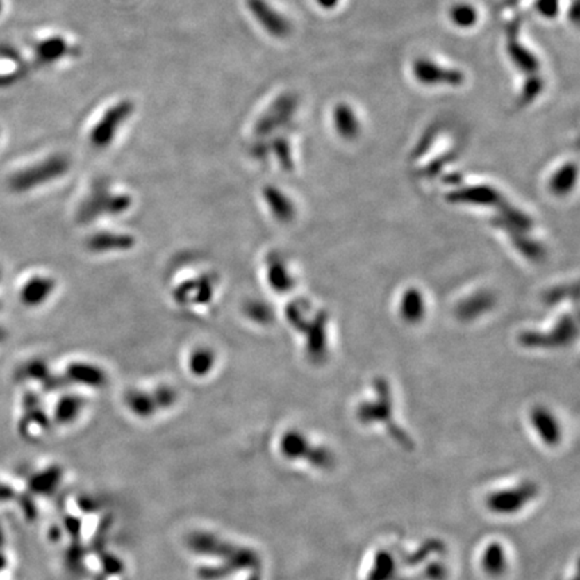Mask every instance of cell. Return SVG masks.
<instances>
[{
	"instance_id": "1",
	"label": "cell",
	"mask_w": 580,
	"mask_h": 580,
	"mask_svg": "<svg viewBox=\"0 0 580 580\" xmlns=\"http://www.w3.org/2000/svg\"><path fill=\"white\" fill-rule=\"evenodd\" d=\"M131 207V198L128 195L112 192L109 188L101 185L96 187L88 199L82 203L78 210L81 222H90L101 217L119 215Z\"/></svg>"
},
{
	"instance_id": "2",
	"label": "cell",
	"mask_w": 580,
	"mask_h": 580,
	"mask_svg": "<svg viewBox=\"0 0 580 580\" xmlns=\"http://www.w3.org/2000/svg\"><path fill=\"white\" fill-rule=\"evenodd\" d=\"M176 400V391L169 386L159 387L154 392L132 390L125 395V403L128 406V410H131L133 414L141 418H147L149 415H154L158 410L174 406Z\"/></svg>"
},
{
	"instance_id": "3",
	"label": "cell",
	"mask_w": 580,
	"mask_h": 580,
	"mask_svg": "<svg viewBox=\"0 0 580 580\" xmlns=\"http://www.w3.org/2000/svg\"><path fill=\"white\" fill-rule=\"evenodd\" d=\"M70 168V160L65 155L50 156L40 164L31 165L14 178V185L19 190H28L46 181L62 176Z\"/></svg>"
},
{
	"instance_id": "4",
	"label": "cell",
	"mask_w": 580,
	"mask_h": 580,
	"mask_svg": "<svg viewBox=\"0 0 580 580\" xmlns=\"http://www.w3.org/2000/svg\"><path fill=\"white\" fill-rule=\"evenodd\" d=\"M536 486L524 482L519 486L504 488L493 492L486 499V506L496 515H515L525 508V505L536 495Z\"/></svg>"
},
{
	"instance_id": "5",
	"label": "cell",
	"mask_w": 580,
	"mask_h": 580,
	"mask_svg": "<svg viewBox=\"0 0 580 580\" xmlns=\"http://www.w3.org/2000/svg\"><path fill=\"white\" fill-rule=\"evenodd\" d=\"M135 106L131 101H120L112 108H109L101 120L94 125L92 133H90V141L96 148H105L110 145V142L115 139L117 131L120 129L121 125L131 117L133 113Z\"/></svg>"
},
{
	"instance_id": "6",
	"label": "cell",
	"mask_w": 580,
	"mask_h": 580,
	"mask_svg": "<svg viewBox=\"0 0 580 580\" xmlns=\"http://www.w3.org/2000/svg\"><path fill=\"white\" fill-rule=\"evenodd\" d=\"M411 70L414 78L426 86L457 88L465 82V74L458 69L442 66L429 58H417Z\"/></svg>"
},
{
	"instance_id": "7",
	"label": "cell",
	"mask_w": 580,
	"mask_h": 580,
	"mask_svg": "<svg viewBox=\"0 0 580 580\" xmlns=\"http://www.w3.org/2000/svg\"><path fill=\"white\" fill-rule=\"evenodd\" d=\"M247 6L253 17L258 20L260 26L272 37L286 38L290 34L292 26L289 20L276 8H273L266 0H247Z\"/></svg>"
},
{
	"instance_id": "8",
	"label": "cell",
	"mask_w": 580,
	"mask_h": 580,
	"mask_svg": "<svg viewBox=\"0 0 580 580\" xmlns=\"http://www.w3.org/2000/svg\"><path fill=\"white\" fill-rule=\"evenodd\" d=\"M296 106H297V100L295 96H290V94L281 96L280 99L276 101L267 109V112L260 117V120L256 126V133L260 136H265L276 131V128H279L292 119L296 110Z\"/></svg>"
},
{
	"instance_id": "9",
	"label": "cell",
	"mask_w": 580,
	"mask_h": 580,
	"mask_svg": "<svg viewBox=\"0 0 580 580\" xmlns=\"http://www.w3.org/2000/svg\"><path fill=\"white\" fill-rule=\"evenodd\" d=\"M135 245V240L132 235L112 233V231H102L90 235L88 240V249L93 253H115L129 250Z\"/></svg>"
},
{
	"instance_id": "10",
	"label": "cell",
	"mask_w": 580,
	"mask_h": 580,
	"mask_svg": "<svg viewBox=\"0 0 580 580\" xmlns=\"http://www.w3.org/2000/svg\"><path fill=\"white\" fill-rule=\"evenodd\" d=\"M214 286H215L214 280L204 276L198 280L181 283V288L176 290L175 297L181 305L208 302L214 295Z\"/></svg>"
},
{
	"instance_id": "11",
	"label": "cell",
	"mask_w": 580,
	"mask_h": 580,
	"mask_svg": "<svg viewBox=\"0 0 580 580\" xmlns=\"http://www.w3.org/2000/svg\"><path fill=\"white\" fill-rule=\"evenodd\" d=\"M66 375L70 381H76L77 384H82L92 388H100L106 384L108 376L106 372L96 364L77 361L69 365Z\"/></svg>"
},
{
	"instance_id": "12",
	"label": "cell",
	"mask_w": 580,
	"mask_h": 580,
	"mask_svg": "<svg viewBox=\"0 0 580 580\" xmlns=\"http://www.w3.org/2000/svg\"><path fill=\"white\" fill-rule=\"evenodd\" d=\"M333 124L342 139L352 140L361 133V122L351 105L339 102L333 109Z\"/></svg>"
},
{
	"instance_id": "13",
	"label": "cell",
	"mask_w": 580,
	"mask_h": 580,
	"mask_svg": "<svg viewBox=\"0 0 580 580\" xmlns=\"http://www.w3.org/2000/svg\"><path fill=\"white\" fill-rule=\"evenodd\" d=\"M532 423L536 431H539L541 440L548 446H555L561 440V427L556 418L542 407L532 413Z\"/></svg>"
},
{
	"instance_id": "14",
	"label": "cell",
	"mask_w": 580,
	"mask_h": 580,
	"mask_svg": "<svg viewBox=\"0 0 580 580\" xmlns=\"http://www.w3.org/2000/svg\"><path fill=\"white\" fill-rule=\"evenodd\" d=\"M481 568L490 577H501L508 568L506 551L499 542H490L481 554Z\"/></svg>"
},
{
	"instance_id": "15",
	"label": "cell",
	"mask_w": 580,
	"mask_h": 580,
	"mask_svg": "<svg viewBox=\"0 0 580 580\" xmlns=\"http://www.w3.org/2000/svg\"><path fill=\"white\" fill-rule=\"evenodd\" d=\"M267 282L277 293H286L293 288L292 273L281 257L276 256L267 260Z\"/></svg>"
},
{
	"instance_id": "16",
	"label": "cell",
	"mask_w": 580,
	"mask_h": 580,
	"mask_svg": "<svg viewBox=\"0 0 580 580\" xmlns=\"http://www.w3.org/2000/svg\"><path fill=\"white\" fill-rule=\"evenodd\" d=\"M263 198L277 219L281 222H289L295 217V206L292 200L280 190L274 187H266L263 190Z\"/></svg>"
},
{
	"instance_id": "17",
	"label": "cell",
	"mask_w": 580,
	"mask_h": 580,
	"mask_svg": "<svg viewBox=\"0 0 580 580\" xmlns=\"http://www.w3.org/2000/svg\"><path fill=\"white\" fill-rule=\"evenodd\" d=\"M35 57L43 65H49L60 60L67 54L69 46L66 40L60 37H50L47 40H40L35 46Z\"/></svg>"
},
{
	"instance_id": "18",
	"label": "cell",
	"mask_w": 580,
	"mask_h": 580,
	"mask_svg": "<svg viewBox=\"0 0 580 580\" xmlns=\"http://www.w3.org/2000/svg\"><path fill=\"white\" fill-rule=\"evenodd\" d=\"M508 53L511 60H513L515 66H517L520 70L533 74L539 69V60L535 57L533 53H531L527 47H524L516 38H511L508 43Z\"/></svg>"
},
{
	"instance_id": "19",
	"label": "cell",
	"mask_w": 580,
	"mask_h": 580,
	"mask_svg": "<svg viewBox=\"0 0 580 580\" xmlns=\"http://www.w3.org/2000/svg\"><path fill=\"white\" fill-rule=\"evenodd\" d=\"M215 354L206 347L197 348L188 358V368L195 376H204L214 368Z\"/></svg>"
},
{
	"instance_id": "20",
	"label": "cell",
	"mask_w": 580,
	"mask_h": 580,
	"mask_svg": "<svg viewBox=\"0 0 580 580\" xmlns=\"http://www.w3.org/2000/svg\"><path fill=\"white\" fill-rule=\"evenodd\" d=\"M449 17L451 23L458 27V28H472L477 24L479 22V13L477 8L469 3H457L454 4L450 11H449Z\"/></svg>"
},
{
	"instance_id": "21",
	"label": "cell",
	"mask_w": 580,
	"mask_h": 580,
	"mask_svg": "<svg viewBox=\"0 0 580 580\" xmlns=\"http://www.w3.org/2000/svg\"><path fill=\"white\" fill-rule=\"evenodd\" d=\"M54 281L51 279H35L24 289V300L31 305L40 304L54 292Z\"/></svg>"
},
{
	"instance_id": "22",
	"label": "cell",
	"mask_w": 580,
	"mask_h": 580,
	"mask_svg": "<svg viewBox=\"0 0 580 580\" xmlns=\"http://www.w3.org/2000/svg\"><path fill=\"white\" fill-rule=\"evenodd\" d=\"M85 407V400L81 397H65L60 400L57 408V418L60 423H70L80 417L82 410Z\"/></svg>"
},
{
	"instance_id": "23",
	"label": "cell",
	"mask_w": 580,
	"mask_h": 580,
	"mask_svg": "<svg viewBox=\"0 0 580 580\" xmlns=\"http://www.w3.org/2000/svg\"><path fill=\"white\" fill-rule=\"evenodd\" d=\"M577 176H578V169L575 164H565L563 165L561 169L555 174V176L551 181V187L555 192H567L568 190L572 188V185L577 181Z\"/></svg>"
},
{
	"instance_id": "24",
	"label": "cell",
	"mask_w": 580,
	"mask_h": 580,
	"mask_svg": "<svg viewBox=\"0 0 580 580\" xmlns=\"http://www.w3.org/2000/svg\"><path fill=\"white\" fill-rule=\"evenodd\" d=\"M423 313V302L420 295L415 292L407 293V296L403 300V315L410 319H418Z\"/></svg>"
},
{
	"instance_id": "25",
	"label": "cell",
	"mask_w": 580,
	"mask_h": 580,
	"mask_svg": "<svg viewBox=\"0 0 580 580\" xmlns=\"http://www.w3.org/2000/svg\"><path fill=\"white\" fill-rule=\"evenodd\" d=\"M541 89H542V82H541L540 78L533 77V74H532V77L527 81L525 85H524L521 99L524 102H531L539 96Z\"/></svg>"
},
{
	"instance_id": "26",
	"label": "cell",
	"mask_w": 580,
	"mask_h": 580,
	"mask_svg": "<svg viewBox=\"0 0 580 580\" xmlns=\"http://www.w3.org/2000/svg\"><path fill=\"white\" fill-rule=\"evenodd\" d=\"M561 3L559 0H538L536 1V10L544 18L552 19L559 14Z\"/></svg>"
},
{
	"instance_id": "27",
	"label": "cell",
	"mask_w": 580,
	"mask_h": 580,
	"mask_svg": "<svg viewBox=\"0 0 580 580\" xmlns=\"http://www.w3.org/2000/svg\"><path fill=\"white\" fill-rule=\"evenodd\" d=\"M246 313H247V316L250 319H253L254 321H258V322L267 321V317L270 315V312H267V306L263 305L262 302H250L246 306Z\"/></svg>"
},
{
	"instance_id": "28",
	"label": "cell",
	"mask_w": 580,
	"mask_h": 580,
	"mask_svg": "<svg viewBox=\"0 0 580 580\" xmlns=\"http://www.w3.org/2000/svg\"><path fill=\"white\" fill-rule=\"evenodd\" d=\"M289 144L285 139H279L274 142V152L279 156L282 165L285 168H290L292 167V158H290V151H289Z\"/></svg>"
},
{
	"instance_id": "29",
	"label": "cell",
	"mask_w": 580,
	"mask_h": 580,
	"mask_svg": "<svg viewBox=\"0 0 580 580\" xmlns=\"http://www.w3.org/2000/svg\"><path fill=\"white\" fill-rule=\"evenodd\" d=\"M316 3L324 10H335L339 6L340 0H316Z\"/></svg>"
},
{
	"instance_id": "30",
	"label": "cell",
	"mask_w": 580,
	"mask_h": 580,
	"mask_svg": "<svg viewBox=\"0 0 580 580\" xmlns=\"http://www.w3.org/2000/svg\"><path fill=\"white\" fill-rule=\"evenodd\" d=\"M3 11H4V0H0V17H1Z\"/></svg>"
}]
</instances>
